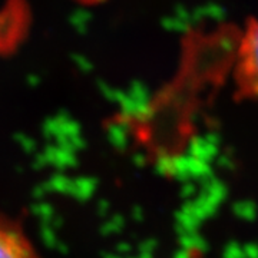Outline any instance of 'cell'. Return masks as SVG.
<instances>
[{"label": "cell", "mask_w": 258, "mask_h": 258, "mask_svg": "<svg viewBox=\"0 0 258 258\" xmlns=\"http://www.w3.org/2000/svg\"><path fill=\"white\" fill-rule=\"evenodd\" d=\"M231 78L238 96L258 99V16L249 18L237 35Z\"/></svg>", "instance_id": "1"}, {"label": "cell", "mask_w": 258, "mask_h": 258, "mask_svg": "<svg viewBox=\"0 0 258 258\" xmlns=\"http://www.w3.org/2000/svg\"><path fill=\"white\" fill-rule=\"evenodd\" d=\"M0 258H37L26 235L3 217H0Z\"/></svg>", "instance_id": "2"}]
</instances>
